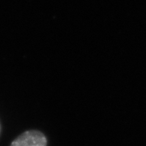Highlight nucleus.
Here are the masks:
<instances>
[{"label": "nucleus", "mask_w": 146, "mask_h": 146, "mask_svg": "<svg viewBox=\"0 0 146 146\" xmlns=\"http://www.w3.org/2000/svg\"><path fill=\"white\" fill-rule=\"evenodd\" d=\"M10 146H47V138L38 130H27L15 138Z\"/></svg>", "instance_id": "nucleus-1"}]
</instances>
